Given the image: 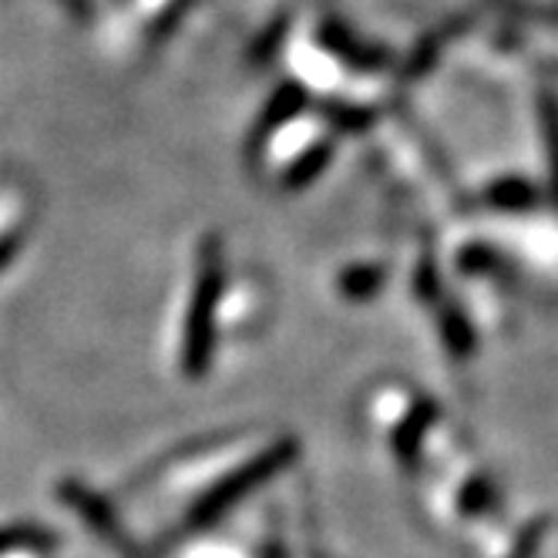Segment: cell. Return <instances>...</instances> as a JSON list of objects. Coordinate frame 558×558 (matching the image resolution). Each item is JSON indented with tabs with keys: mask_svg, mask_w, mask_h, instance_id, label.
Returning <instances> with one entry per match:
<instances>
[{
	"mask_svg": "<svg viewBox=\"0 0 558 558\" xmlns=\"http://www.w3.org/2000/svg\"><path fill=\"white\" fill-rule=\"evenodd\" d=\"M185 4H189V0H175V11H182Z\"/></svg>",
	"mask_w": 558,
	"mask_h": 558,
	"instance_id": "5b68a950",
	"label": "cell"
},
{
	"mask_svg": "<svg viewBox=\"0 0 558 558\" xmlns=\"http://www.w3.org/2000/svg\"><path fill=\"white\" fill-rule=\"evenodd\" d=\"M296 454V445L290 448V445H279L276 451H269V454H263V458H256L250 468H243V471H235V474H229L226 482L206 498V505L198 508V518H213V514H219L222 508H229L235 498H243L250 488H256L259 482H266V477H272L279 468H283L290 458Z\"/></svg>",
	"mask_w": 558,
	"mask_h": 558,
	"instance_id": "7a4b0ae2",
	"label": "cell"
},
{
	"mask_svg": "<svg viewBox=\"0 0 558 558\" xmlns=\"http://www.w3.org/2000/svg\"><path fill=\"white\" fill-rule=\"evenodd\" d=\"M219 290H222V269H219L216 250H209L206 259H203V272H198V283H195V293H192V313H189V324H185L182 367L189 374H203L206 364H209Z\"/></svg>",
	"mask_w": 558,
	"mask_h": 558,
	"instance_id": "6da1fadb",
	"label": "cell"
},
{
	"mask_svg": "<svg viewBox=\"0 0 558 558\" xmlns=\"http://www.w3.org/2000/svg\"><path fill=\"white\" fill-rule=\"evenodd\" d=\"M324 155H327V151H320V148H313L310 155H303V162H296V166L290 169L287 185H303L306 179H313L316 172H320V166H324Z\"/></svg>",
	"mask_w": 558,
	"mask_h": 558,
	"instance_id": "277c9868",
	"label": "cell"
},
{
	"mask_svg": "<svg viewBox=\"0 0 558 558\" xmlns=\"http://www.w3.org/2000/svg\"><path fill=\"white\" fill-rule=\"evenodd\" d=\"M300 105H303V88H300V85L279 88V95H276L272 105H269V114H263V122H259V129H256V138H263V135H269L272 129L283 125L290 114H296Z\"/></svg>",
	"mask_w": 558,
	"mask_h": 558,
	"instance_id": "3957f363",
	"label": "cell"
}]
</instances>
